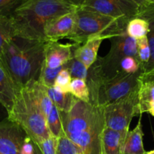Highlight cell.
<instances>
[{"label": "cell", "mask_w": 154, "mask_h": 154, "mask_svg": "<svg viewBox=\"0 0 154 154\" xmlns=\"http://www.w3.org/2000/svg\"><path fill=\"white\" fill-rule=\"evenodd\" d=\"M61 113L63 132L82 154H101L105 128L104 106L75 99L68 112Z\"/></svg>", "instance_id": "1"}, {"label": "cell", "mask_w": 154, "mask_h": 154, "mask_svg": "<svg viewBox=\"0 0 154 154\" xmlns=\"http://www.w3.org/2000/svg\"><path fill=\"white\" fill-rule=\"evenodd\" d=\"M45 42L16 36L3 49L0 62L19 90L39 80L45 59Z\"/></svg>", "instance_id": "2"}, {"label": "cell", "mask_w": 154, "mask_h": 154, "mask_svg": "<svg viewBox=\"0 0 154 154\" xmlns=\"http://www.w3.org/2000/svg\"><path fill=\"white\" fill-rule=\"evenodd\" d=\"M69 0H26L11 16L16 36L44 40V29L49 21L76 10Z\"/></svg>", "instance_id": "3"}, {"label": "cell", "mask_w": 154, "mask_h": 154, "mask_svg": "<svg viewBox=\"0 0 154 154\" xmlns=\"http://www.w3.org/2000/svg\"><path fill=\"white\" fill-rule=\"evenodd\" d=\"M129 20L116 19L78 6L75 10V26L66 38L80 45L94 37L110 39L125 32Z\"/></svg>", "instance_id": "4"}, {"label": "cell", "mask_w": 154, "mask_h": 154, "mask_svg": "<svg viewBox=\"0 0 154 154\" xmlns=\"http://www.w3.org/2000/svg\"><path fill=\"white\" fill-rule=\"evenodd\" d=\"M8 118L24 129L34 145L52 135L46 117L26 88L18 93Z\"/></svg>", "instance_id": "5"}, {"label": "cell", "mask_w": 154, "mask_h": 154, "mask_svg": "<svg viewBox=\"0 0 154 154\" xmlns=\"http://www.w3.org/2000/svg\"><path fill=\"white\" fill-rule=\"evenodd\" d=\"M126 57L138 59L136 40L125 32L110 38V51L104 57H98L89 68L88 78L109 79L123 73L120 69V63Z\"/></svg>", "instance_id": "6"}, {"label": "cell", "mask_w": 154, "mask_h": 154, "mask_svg": "<svg viewBox=\"0 0 154 154\" xmlns=\"http://www.w3.org/2000/svg\"><path fill=\"white\" fill-rule=\"evenodd\" d=\"M141 72L121 73L109 79L88 78L86 83L90 93V103L105 106L125 96L137 88Z\"/></svg>", "instance_id": "7"}, {"label": "cell", "mask_w": 154, "mask_h": 154, "mask_svg": "<svg viewBox=\"0 0 154 154\" xmlns=\"http://www.w3.org/2000/svg\"><path fill=\"white\" fill-rule=\"evenodd\" d=\"M138 84L124 97L104 106L106 127L118 132H129L131 122L134 117L141 116L139 111Z\"/></svg>", "instance_id": "8"}, {"label": "cell", "mask_w": 154, "mask_h": 154, "mask_svg": "<svg viewBox=\"0 0 154 154\" xmlns=\"http://www.w3.org/2000/svg\"><path fill=\"white\" fill-rule=\"evenodd\" d=\"M79 6L111 17L128 20L137 17L140 9L133 0H83Z\"/></svg>", "instance_id": "9"}, {"label": "cell", "mask_w": 154, "mask_h": 154, "mask_svg": "<svg viewBox=\"0 0 154 154\" xmlns=\"http://www.w3.org/2000/svg\"><path fill=\"white\" fill-rule=\"evenodd\" d=\"M28 137L24 129L8 117L0 120V153L21 154V149Z\"/></svg>", "instance_id": "10"}, {"label": "cell", "mask_w": 154, "mask_h": 154, "mask_svg": "<svg viewBox=\"0 0 154 154\" xmlns=\"http://www.w3.org/2000/svg\"><path fill=\"white\" fill-rule=\"evenodd\" d=\"M75 21V11L51 20L46 24L44 29V40L45 42H58L60 39L67 38L73 29Z\"/></svg>", "instance_id": "11"}, {"label": "cell", "mask_w": 154, "mask_h": 154, "mask_svg": "<svg viewBox=\"0 0 154 154\" xmlns=\"http://www.w3.org/2000/svg\"><path fill=\"white\" fill-rule=\"evenodd\" d=\"M75 44H61L58 42H46L44 63L51 69L65 66L73 57Z\"/></svg>", "instance_id": "12"}, {"label": "cell", "mask_w": 154, "mask_h": 154, "mask_svg": "<svg viewBox=\"0 0 154 154\" xmlns=\"http://www.w3.org/2000/svg\"><path fill=\"white\" fill-rule=\"evenodd\" d=\"M137 96L140 115L148 113L154 117V82L143 72L138 78Z\"/></svg>", "instance_id": "13"}, {"label": "cell", "mask_w": 154, "mask_h": 154, "mask_svg": "<svg viewBox=\"0 0 154 154\" xmlns=\"http://www.w3.org/2000/svg\"><path fill=\"white\" fill-rule=\"evenodd\" d=\"M128 132H118L106 127L101 135V154H124Z\"/></svg>", "instance_id": "14"}, {"label": "cell", "mask_w": 154, "mask_h": 154, "mask_svg": "<svg viewBox=\"0 0 154 154\" xmlns=\"http://www.w3.org/2000/svg\"><path fill=\"white\" fill-rule=\"evenodd\" d=\"M20 90L5 66L0 62V103L8 114L11 110Z\"/></svg>", "instance_id": "15"}, {"label": "cell", "mask_w": 154, "mask_h": 154, "mask_svg": "<svg viewBox=\"0 0 154 154\" xmlns=\"http://www.w3.org/2000/svg\"><path fill=\"white\" fill-rule=\"evenodd\" d=\"M105 37L99 36L89 38L80 45H75L73 50V57L85 65L88 69L95 63L98 58L100 46Z\"/></svg>", "instance_id": "16"}, {"label": "cell", "mask_w": 154, "mask_h": 154, "mask_svg": "<svg viewBox=\"0 0 154 154\" xmlns=\"http://www.w3.org/2000/svg\"><path fill=\"white\" fill-rule=\"evenodd\" d=\"M24 88L27 89L47 118L52 109L53 103L48 96L45 86L41 84L38 81H32Z\"/></svg>", "instance_id": "17"}, {"label": "cell", "mask_w": 154, "mask_h": 154, "mask_svg": "<svg viewBox=\"0 0 154 154\" xmlns=\"http://www.w3.org/2000/svg\"><path fill=\"white\" fill-rule=\"evenodd\" d=\"M137 16L146 20L149 23V28L147 38L150 48L151 57L149 63L141 68V72H143L154 69V4L140 7Z\"/></svg>", "instance_id": "18"}, {"label": "cell", "mask_w": 154, "mask_h": 154, "mask_svg": "<svg viewBox=\"0 0 154 154\" xmlns=\"http://www.w3.org/2000/svg\"><path fill=\"white\" fill-rule=\"evenodd\" d=\"M140 120L141 118H140L137 126L132 130L128 132L126 141H125L124 154L146 153L144 147H143V132Z\"/></svg>", "instance_id": "19"}, {"label": "cell", "mask_w": 154, "mask_h": 154, "mask_svg": "<svg viewBox=\"0 0 154 154\" xmlns=\"http://www.w3.org/2000/svg\"><path fill=\"white\" fill-rule=\"evenodd\" d=\"M47 93L51 99L53 105L60 111V112H68L73 105L76 98L74 97L71 93H61L55 90L54 87H46Z\"/></svg>", "instance_id": "20"}, {"label": "cell", "mask_w": 154, "mask_h": 154, "mask_svg": "<svg viewBox=\"0 0 154 154\" xmlns=\"http://www.w3.org/2000/svg\"><path fill=\"white\" fill-rule=\"evenodd\" d=\"M149 30V23L147 21L141 17L137 16L128 21L125 32L128 36L137 40L147 36Z\"/></svg>", "instance_id": "21"}, {"label": "cell", "mask_w": 154, "mask_h": 154, "mask_svg": "<svg viewBox=\"0 0 154 154\" xmlns=\"http://www.w3.org/2000/svg\"><path fill=\"white\" fill-rule=\"evenodd\" d=\"M16 37L14 26L11 17H0V57L5 45Z\"/></svg>", "instance_id": "22"}, {"label": "cell", "mask_w": 154, "mask_h": 154, "mask_svg": "<svg viewBox=\"0 0 154 154\" xmlns=\"http://www.w3.org/2000/svg\"><path fill=\"white\" fill-rule=\"evenodd\" d=\"M47 124L48 129L53 136L58 138L65 135L63 132L61 113L54 105L49 115L47 117Z\"/></svg>", "instance_id": "23"}, {"label": "cell", "mask_w": 154, "mask_h": 154, "mask_svg": "<svg viewBox=\"0 0 154 154\" xmlns=\"http://www.w3.org/2000/svg\"><path fill=\"white\" fill-rule=\"evenodd\" d=\"M69 93L75 98L82 102L90 103V93L86 81L73 78L69 86Z\"/></svg>", "instance_id": "24"}, {"label": "cell", "mask_w": 154, "mask_h": 154, "mask_svg": "<svg viewBox=\"0 0 154 154\" xmlns=\"http://www.w3.org/2000/svg\"><path fill=\"white\" fill-rule=\"evenodd\" d=\"M65 68V66H60L57 69H51L43 63L42 69H41L40 75L38 81L46 87H53L56 78L60 71Z\"/></svg>", "instance_id": "25"}, {"label": "cell", "mask_w": 154, "mask_h": 154, "mask_svg": "<svg viewBox=\"0 0 154 154\" xmlns=\"http://www.w3.org/2000/svg\"><path fill=\"white\" fill-rule=\"evenodd\" d=\"M65 66L67 70L69 71L72 79L79 78V79H83L85 81L87 80L88 75V69L76 58L73 57Z\"/></svg>", "instance_id": "26"}, {"label": "cell", "mask_w": 154, "mask_h": 154, "mask_svg": "<svg viewBox=\"0 0 154 154\" xmlns=\"http://www.w3.org/2000/svg\"><path fill=\"white\" fill-rule=\"evenodd\" d=\"M136 46H137V57L142 68L149 63L151 57L150 48H149L147 36L137 39Z\"/></svg>", "instance_id": "27"}, {"label": "cell", "mask_w": 154, "mask_h": 154, "mask_svg": "<svg viewBox=\"0 0 154 154\" xmlns=\"http://www.w3.org/2000/svg\"><path fill=\"white\" fill-rule=\"evenodd\" d=\"M71 81H72L71 75L65 66L64 69H62L60 73L57 75L53 87L61 93H69V86Z\"/></svg>", "instance_id": "28"}, {"label": "cell", "mask_w": 154, "mask_h": 154, "mask_svg": "<svg viewBox=\"0 0 154 154\" xmlns=\"http://www.w3.org/2000/svg\"><path fill=\"white\" fill-rule=\"evenodd\" d=\"M57 154H82L75 144L65 135L58 138Z\"/></svg>", "instance_id": "29"}, {"label": "cell", "mask_w": 154, "mask_h": 154, "mask_svg": "<svg viewBox=\"0 0 154 154\" xmlns=\"http://www.w3.org/2000/svg\"><path fill=\"white\" fill-rule=\"evenodd\" d=\"M57 141L58 138L51 135L36 144L35 147L39 154H57Z\"/></svg>", "instance_id": "30"}, {"label": "cell", "mask_w": 154, "mask_h": 154, "mask_svg": "<svg viewBox=\"0 0 154 154\" xmlns=\"http://www.w3.org/2000/svg\"><path fill=\"white\" fill-rule=\"evenodd\" d=\"M120 69L125 74H136L141 72V65L136 57H126L121 61Z\"/></svg>", "instance_id": "31"}, {"label": "cell", "mask_w": 154, "mask_h": 154, "mask_svg": "<svg viewBox=\"0 0 154 154\" xmlns=\"http://www.w3.org/2000/svg\"><path fill=\"white\" fill-rule=\"evenodd\" d=\"M26 0H0V17L12 16Z\"/></svg>", "instance_id": "32"}, {"label": "cell", "mask_w": 154, "mask_h": 154, "mask_svg": "<svg viewBox=\"0 0 154 154\" xmlns=\"http://www.w3.org/2000/svg\"><path fill=\"white\" fill-rule=\"evenodd\" d=\"M21 154H36L35 145L29 137L26 138L21 149Z\"/></svg>", "instance_id": "33"}, {"label": "cell", "mask_w": 154, "mask_h": 154, "mask_svg": "<svg viewBox=\"0 0 154 154\" xmlns=\"http://www.w3.org/2000/svg\"><path fill=\"white\" fill-rule=\"evenodd\" d=\"M8 117V113L6 111V110L5 109L4 107L2 105V104L0 103V120H2L3 119Z\"/></svg>", "instance_id": "34"}, {"label": "cell", "mask_w": 154, "mask_h": 154, "mask_svg": "<svg viewBox=\"0 0 154 154\" xmlns=\"http://www.w3.org/2000/svg\"><path fill=\"white\" fill-rule=\"evenodd\" d=\"M143 73L144 74V75H146V76L149 77V78L154 82V69L149 71H146V72H143Z\"/></svg>", "instance_id": "35"}, {"label": "cell", "mask_w": 154, "mask_h": 154, "mask_svg": "<svg viewBox=\"0 0 154 154\" xmlns=\"http://www.w3.org/2000/svg\"><path fill=\"white\" fill-rule=\"evenodd\" d=\"M71 2H73L74 4L76 5L79 6V5H82L83 0H71Z\"/></svg>", "instance_id": "36"}, {"label": "cell", "mask_w": 154, "mask_h": 154, "mask_svg": "<svg viewBox=\"0 0 154 154\" xmlns=\"http://www.w3.org/2000/svg\"><path fill=\"white\" fill-rule=\"evenodd\" d=\"M145 154H154V150H150V151L146 152V153H145Z\"/></svg>", "instance_id": "37"}, {"label": "cell", "mask_w": 154, "mask_h": 154, "mask_svg": "<svg viewBox=\"0 0 154 154\" xmlns=\"http://www.w3.org/2000/svg\"><path fill=\"white\" fill-rule=\"evenodd\" d=\"M133 1H134V2H136L137 4V2H138V0H133ZM137 5H138V4H137Z\"/></svg>", "instance_id": "38"}, {"label": "cell", "mask_w": 154, "mask_h": 154, "mask_svg": "<svg viewBox=\"0 0 154 154\" xmlns=\"http://www.w3.org/2000/svg\"><path fill=\"white\" fill-rule=\"evenodd\" d=\"M0 154H2V153H0Z\"/></svg>", "instance_id": "39"}]
</instances>
